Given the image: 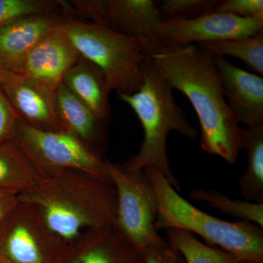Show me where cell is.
<instances>
[{"label": "cell", "instance_id": "obj_4", "mask_svg": "<svg viewBox=\"0 0 263 263\" xmlns=\"http://www.w3.org/2000/svg\"><path fill=\"white\" fill-rule=\"evenodd\" d=\"M143 171L158 198L156 229L185 230L239 260L262 262V228L249 221L223 220L202 212L181 197L158 169L149 166Z\"/></svg>", "mask_w": 263, "mask_h": 263}, {"label": "cell", "instance_id": "obj_8", "mask_svg": "<svg viewBox=\"0 0 263 263\" xmlns=\"http://www.w3.org/2000/svg\"><path fill=\"white\" fill-rule=\"evenodd\" d=\"M35 207L19 201L0 226V250L10 263H49L65 249Z\"/></svg>", "mask_w": 263, "mask_h": 263}, {"label": "cell", "instance_id": "obj_20", "mask_svg": "<svg viewBox=\"0 0 263 263\" xmlns=\"http://www.w3.org/2000/svg\"><path fill=\"white\" fill-rule=\"evenodd\" d=\"M247 131V166L238 186L248 201L263 203V124Z\"/></svg>", "mask_w": 263, "mask_h": 263}, {"label": "cell", "instance_id": "obj_16", "mask_svg": "<svg viewBox=\"0 0 263 263\" xmlns=\"http://www.w3.org/2000/svg\"><path fill=\"white\" fill-rule=\"evenodd\" d=\"M62 83L86 104L99 119L103 120L108 117L110 105L105 77L91 62L80 57L67 71Z\"/></svg>", "mask_w": 263, "mask_h": 263}, {"label": "cell", "instance_id": "obj_13", "mask_svg": "<svg viewBox=\"0 0 263 263\" xmlns=\"http://www.w3.org/2000/svg\"><path fill=\"white\" fill-rule=\"evenodd\" d=\"M80 57L61 23L29 53L20 74L56 91L67 71Z\"/></svg>", "mask_w": 263, "mask_h": 263}, {"label": "cell", "instance_id": "obj_22", "mask_svg": "<svg viewBox=\"0 0 263 263\" xmlns=\"http://www.w3.org/2000/svg\"><path fill=\"white\" fill-rule=\"evenodd\" d=\"M190 196L193 200L205 202L209 206L240 221L253 223L263 229V203L233 200L220 192L204 189L193 190Z\"/></svg>", "mask_w": 263, "mask_h": 263}, {"label": "cell", "instance_id": "obj_10", "mask_svg": "<svg viewBox=\"0 0 263 263\" xmlns=\"http://www.w3.org/2000/svg\"><path fill=\"white\" fill-rule=\"evenodd\" d=\"M96 24L141 41L147 57L162 47L156 34L160 20L157 3L152 0H99Z\"/></svg>", "mask_w": 263, "mask_h": 263}, {"label": "cell", "instance_id": "obj_3", "mask_svg": "<svg viewBox=\"0 0 263 263\" xmlns=\"http://www.w3.org/2000/svg\"><path fill=\"white\" fill-rule=\"evenodd\" d=\"M143 83L133 94H118L136 114L143 129V141L136 155L122 166L126 172H138L155 167L163 174L176 190H180L178 179L171 169L167 159V136L176 131L192 140L196 139V128L189 123L182 109L175 100L173 89L166 82L152 59L146 57L141 64Z\"/></svg>", "mask_w": 263, "mask_h": 263}, {"label": "cell", "instance_id": "obj_24", "mask_svg": "<svg viewBox=\"0 0 263 263\" xmlns=\"http://www.w3.org/2000/svg\"><path fill=\"white\" fill-rule=\"evenodd\" d=\"M219 0H164L158 7L161 19L186 20L215 11Z\"/></svg>", "mask_w": 263, "mask_h": 263}, {"label": "cell", "instance_id": "obj_5", "mask_svg": "<svg viewBox=\"0 0 263 263\" xmlns=\"http://www.w3.org/2000/svg\"><path fill=\"white\" fill-rule=\"evenodd\" d=\"M62 26L81 57L103 72L108 95H130L139 89L141 64L147 57L141 41L68 13L62 15Z\"/></svg>", "mask_w": 263, "mask_h": 263}, {"label": "cell", "instance_id": "obj_30", "mask_svg": "<svg viewBox=\"0 0 263 263\" xmlns=\"http://www.w3.org/2000/svg\"><path fill=\"white\" fill-rule=\"evenodd\" d=\"M237 263H262V262H252V261H248V260H238V262Z\"/></svg>", "mask_w": 263, "mask_h": 263}, {"label": "cell", "instance_id": "obj_18", "mask_svg": "<svg viewBox=\"0 0 263 263\" xmlns=\"http://www.w3.org/2000/svg\"><path fill=\"white\" fill-rule=\"evenodd\" d=\"M55 96L59 118L65 130L89 147V143H97L101 134L102 120L63 83L57 88Z\"/></svg>", "mask_w": 263, "mask_h": 263}, {"label": "cell", "instance_id": "obj_19", "mask_svg": "<svg viewBox=\"0 0 263 263\" xmlns=\"http://www.w3.org/2000/svg\"><path fill=\"white\" fill-rule=\"evenodd\" d=\"M197 48L209 56L232 57L245 62L250 70L263 74V31L252 37L201 43Z\"/></svg>", "mask_w": 263, "mask_h": 263}, {"label": "cell", "instance_id": "obj_31", "mask_svg": "<svg viewBox=\"0 0 263 263\" xmlns=\"http://www.w3.org/2000/svg\"><path fill=\"white\" fill-rule=\"evenodd\" d=\"M0 263H10V262H8V261H7V260H5V259L0 258Z\"/></svg>", "mask_w": 263, "mask_h": 263}, {"label": "cell", "instance_id": "obj_17", "mask_svg": "<svg viewBox=\"0 0 263 263\" xmlns=\"http://www.w3.org/2000/svg\"><path fill=\"white\" fill-rule=\"evenodd\" d=\"M44 176L13 140L0 144V190L21 195Z\"/></svg>", "mask_w": 263, "mask_h": 263}, {"label": "cell", "instance_id": "obj_15", "mask_svg": "<svg viewBox=\"0 0 263 263\" xmlns=\"http://www.w3.org/2000/svg\"><path fill=\"white\" fill-rule=\"evenodd\" d=\"M66 247L75 252L72 263H144L143 254L117 227L87 230Z\"/></svg>", "mask_w": 263, "mask_h": 263}, {"label": "cell", "instance_id": "obj_14", "mask_svg": "<svg viewBox=\"0 0 263 263\" xmlns=\"http://www.w3.org/2000/svg\"><path fill=\"white\" fill-rule=\"evenodd\" d=\"M62 19L56 13L34 15L0 27V65L20 74L29 53L60 27Z\"/></svg>", "mask_w": 263, "mask_h": 263}, {"label": "cell", "instance_id": "obj_23", "mask_svg": "<svg viewBox=\"0 0 263 263\" xmlns=\"http://www.w3.org/2000/svg\"><path fill=\"white\" fill-rule=\"evenodd\" d=\"M63 10V1L50 0H0V27L16 21Z\"/></svg>", "mask_w": 263, "mask_h": 263}, {"label": "cell", "instance_id": "obj_1", "mask_svg": "<svg viewBox=\"0 0 263 263\" xmlns=\"http://www.w3.org/2000/svg\"><path fill=\"white\" fill-rule=\"evenodd\" d=\"M150 58L169 86L193 105L200 122L202 150L235 163L247 146L248 131L240 127L227 103L212 57L190 44L162 46Z\"/></svg>", "mask_w": 263, "mask_h": 263}, {"label": "cell", "instance_id": "obj_25", "mask_svg": "<svg viewBox=\"0 0 263 263\" xmlns=\"http://www.w3.org/2000/svg\"><path fill=\"white\" fill-rule=\"evenodd\" d=\"M216 12L246 18L263 19L262 0H219Z\"/></svg>", "mask_w": 263, "mask_h": 263}, {"label": "cell", "instance_id": "obj_11", "mask_svg": "<svg viewBox=\"0 0 263 263\" xmlns=\"http://www.w3.org/2000/svg\"><path fill=\"white\" fill-rule=\"evenodd\" d=\"M1 87L20 119L31 127L44 131H66L59 118L55 91L17 73L12 74Z\"/></svg>", "mask_w": 263, "mask_h": 263}, {"label": "cell", "instance_id": "obj_27", "mask_svg": "<svg viewBox=\"0 0 263 263\" xmlns=\"http://www.w3.org/2000/svg\"><path fill=\"white\" fill-rule=\"evenodd\" d=\"M143 255L144 263H185L181 254L169 245L148 249Z\"/></svg>", "mask_w": 263, "mask_h": 263}, {"label": "cell", "instance_id": "obj_28", "mask_svg": "<svg viewBox=\"0 0 263 263\" xmlns=\"http://www.w3.org/2000/svg\"><path fill=\"white\" fill-rule=\"evenodd\" d=\"M18 195L0 190V226L18 205Z\"/></svg>", "mask_w": 263, "mask_h": 263}, {"label": "cell", "instance_id": "obj_9", "mask_svg": "<svg viewBox=\"0 0 263 263\" xmlns=\"http://www.w3.org/2000/svg\"><path fill=\"white\" fill-rule=\"evenodd\" d=\"M155 31L162 46H186L252 37L263 31V19L214 11L186 20L160 19Z\"/></svg>", "mask_w": 263, "mask_h": 263}, {"label": "cell", "instance_id": "obj_29", "mask_svg": "<svg viewBox=\"0 0 263 263\" xmlns=\"http://www.w3.org/2000/svg\"><path fill=\"white\" fill-rule=\"evenodd\" d=\"M13 73V72L5 70L3 66L0 65V86L7 82Z\"/></svg>", "mask_w": 263, "mask_h": 263}, {"label": "cell", "instance_id": "obj_2", "mask_svg": "<svg viewBox=\"0 0 263 263\" xmlns=\"http://www.w3.org/2000/svg\"><path fill=\"white\" fill-rule=\"evenodd\" d=\"M18 200L37 209L64 247L91 229L117 227V194L113 183L75 170L46 173Z\"/></svg>", "mask_w": 263, "mask_h": 263}, {"label": "cell", "instance_id": "obj_21", "mask_svg": "<svg viewBox=\"0 0 263 263\" xmlns=\"http://www.w3.org/2000/svg\"><path fill=\"white\" fill-rule=\"evenodd\" d=\"M167 241L171 248L181 254L185 263H237L239 260L226 251L202 243L185 230H167Z\"/></svg>", "mask_w": 263, "mask_h": 263}, {"label": "cell", "instance_id": "obj_7", "mask_svg": "<svg viewBox=\"0 0 263 263\" xmlns=\"http://www.w3.org/2000/svg\"><path fill=\"white\" fill-rule=\"evenodd\" d=\"M14 141L44 174L75 170L112 183L105 160L72 133L41 130L19 119Z\"/></svg>", "mask_w": 263, "mask_h": 263}, {"label": "cell", "instance_id": "obj_26", "mask_svg": "<svg viewBox=\"0 0 263 263\" xmlns=\"http://www.w3.org/2000/svg\"><path fill=\"white\" fill-rule=\"evenodd\" d=\"M19 119L9 99L0 86V144L14 140Z\"/></svg>", "mask_w": 263, "mask_h": 263}, {"label": "cell", "instance_id": "obj_6", "mask_svg": "<svg viewBox=\"0 0 263 263\" xmlns=\"http://www.w3.org/2000/svg\"><path fill=\"white\" fill-rule=\"evenodd\" d=\"M105 160L117 194V228L143 254L148 249L168 245L157 233L158 198L144 171L126 172Z\"/></svg>", "mask_w": 263, "mask_h": 263}, {"label": "cell", "instance_id": "obj_12", "mask_svg": "<svg viewBox=\"0 0 263 263\" xmlns=\"http://www.w3.org/2000/svg\"><path fill=\"white\" fill-rule=\"evenodd\" d=\"M220 75L228 105L240 124L249 128L263 124L262 76L233 65L226 57H212Z\"/></svg>", "mask_w": 263, "mask_h": 263}]
</instances>
